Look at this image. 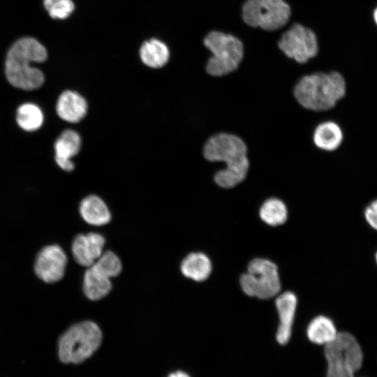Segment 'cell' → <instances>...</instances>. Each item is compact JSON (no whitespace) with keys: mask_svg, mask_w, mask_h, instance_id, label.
Listing matches in <instances>:
<instances>
[{"mask_svg":"<svg viewBox=\"0 0 377 377\" xmlns=\"http://www.w3.org/2000/svg\"><path fill=\"white\" fill-rule=\"evenodd\" d=\"M324 354L327 365L326 377H354L362 364L361 347L347 332H338L337 337L325 346Z\"/></svg>","mask_w":377,"mask_h":377,"instance_id":"cell-5","label":"cell"},{"mask_svg":"<svg viewBox=\"0 0 377 377\" xmlns=\"http://www.w3.org/2000/svg\"><path fill=\"white\" fill-rule=\"evenodd\" d=\"M81 138L75 131L68 129L63 131L54 143L55 161L65 171H71L74 164L71 158L80 151Z\"/></svg>","mask_w":377,"mask_h":377,"instance_id":"cell-13","label":"cell"},{"mask_svg":"<svg viewBox=\"0 0 377 377\" xmlns=\"http://www.w3.org/2000/svg\"><path fill=\"white\" fill-rule=\"evenodd\" d=\"M279 47L287 57L300 64L314 57L318 50L315 34L300 24H295L281 36Z\"/></svg>","mask_w":377,"mask_h":377,"instance_id":"cell-9","label":"cell"},{"mask_svg":"<svg viewBox=\"0 0 377 377\" xmlns=\"http://www.w3.org/2000/svg\"><path fill=\"white\" fill-rule=\"evenodd\" d=\"M80 213L87 223L94 226L105 225L111 219L106 204L101 198L94 195H89L82 200Z\"/></svg>","mask_w":377,"mask_h":377,"instance_id":"cell-16","label":"cell"},{"mask_svg":"<svg viewBox=\"0 0 377 377\" xmlns=\"http://www.w3.org/2000/svg\"><path fill=\"white\" fill-rule=\"evenodd\" d=\"M260 219L267 224L276 226L284 223L288 217L285 203L277 198H269L260 208Z\"/></svg>","mask_w":377,"mask_h":377,"instance_id":"cell-21","label":"cell"},{"mask_svg":"<svg viewBox=\"0 0 377 377\" xmlns=\"http://www.w3.org/2000/svg\"><path fill=\"white\" fill-rule=\"evenodd\" d=\"M239 281L245 294L262 300L276 296L281 290L276 265L264 258L251 260L247 272L241 276Z\"/></svg>","mask_w":377,"mask_h":377,"instance_id":"cell-7","label":"cell"},{"mask_svg":"<svg viewBox=\"0 0 377 377\" xmlns=\"http://www.w3.org/2000/svg\"><path fill=\"white\" fill-rule=\"evenodd\" d=\"M364 216L367 223L377 230V199L367 205L364 211Z\"/></svg>","mask_w":377,"mask_h":377,"instance_id":"cell-25","label":"cell"},{"mask_svg":"<svg viewBox=\"0 0 377 377\" xmlns=\"http://www.w3.org/2000/svg\"><path fill=\"white\" fill-rule=\"evenodd\" d=\"M313 140L318 148L326 151H333L342 144L343 133L337 123L327 121L316 126L313 132Z\"/></svg>","mask_w":377,"mask_h":377,"instance_id":"cell-15","label":"cell"},{"mask_svg":"<svg viewBox=\"0 0 377 377\" xmlns=\"http://www.w3.org/2000/svg\"><path fill=\"white\" fill-rule=\"evenodd\" d=\"M45 47L33 38L17 40L9 49L6 59L5 72L9 83L16 88L33 90L44 82L43 73L32 66L46 60Z\"/></svg>","mask_w":377,"mask_h":377,"instance_id":"cell-2","label":"cell"},{"mask_svg":"<svg viewBox=\"0 0 377 377\" xmlns=\"http://www.w3.org/2000/svg\"><path fill=\"white\" fill-rule=\"evenodd\" d=\"M17 123L26 131L38 129L43 122V114L40 108L31 103L21 105L17 110Z\"/></svg>","mask_w":377,"mask_h":377,"instance_id":"cell-22","label":"cell"},{"mask_svg":"<svg viewBox=\"0 0 377 377\" xmlns=\"http://www.w3.org/2000/svg\"><path fill=\"white\" fill-rule=\"evenodd\" d=\"M112 288L110 279L89 267L84 276L83 289L91 300H98L106 296Z\"/></svg>","mask_w":377,"mask_h":377,"instance_id":"cell-19","label":"cell"},{"mask_svg":"<svg viewBox=\"0 0 377 377\" xmlns=\"http://www.w3.org/2000/svg\"><path fill=\"white\" fill-rule=\"evenodd\" d=\"M140 57L146 66L157 68L166 64L169 59L170 52L164 43L152 38L142 45L140 49Z\"/></svg>","mask_w":377,"mask_h":377,"instance_id":"cell-20","label":"cell"},{"mask_svg":"<svg viewBox=\"0 0 377 377\" xmlns=\"http://www.w3.org/2000/svg\"><path fill=\"white\" fill-rule=\"evenodd\" d=\"M246 154L244 142L239 137L229 133L213 135L203 149L207 161L225 163V168L216 172L214 177L216 184L224 188H232L246 179L249 168Z\"/></svg>","mask_w":377,"mask_h":377,"instance_id":"cell-1","label":"cell"},{"mask_svg":"<svg viewBox=\"0 0 377 377\" xmlns=\"http://www.w3.org/2000/svg\"><path fill=\"white\" fill-rule=\"evenodd\" d=\"M338 332L333 321L325 316L314 318L309 324L306 335L309 340L318 345L326 346L337 336Z\"/></svg>","mask_w":377,"mask_h":377,"instance_id":"cell-18","label":"cell"},{"mask_svg":"<svg viewBox=\"0 0 377 377\" xmlns=\"http://www.w3.org/2000/svg\"><path fill=\"white\" fill-rule=\"evenodd\" d=\"M373 18H374V22L377 25V7L374 10Z\"/></svg>","mask_w":377,"mask_h":377,"instance_id":"cell-27","label":"cell"},{"mask_svg":"<svg viewBox=\"0 0 377 377\" xmlns=\"http://www.w3.org/2000/svg\"><path fill=\"white\" fill-rule=\"evenodd\" d=\"M375 260H376V263L377 264V251H376V253L375 254Z\"/></svg>","mask_w":377,"mask_h":377,"instance_id":"cell-28","label":"cell"},{"mask_svg":"<svg viewBox=\"0 0 377 377\" xmlns=\"http://www.w3.org/2000/svg\"><path fill=\"white\" fill-rule=\"evenodd\" d=\"M104 245L105 239L100 234L78 235L73 242L72 253L78 264L89 267L103 253Z\"/></svg>","mask_w":377,"mask_h":377,"instance_id":"cell-11","label":"cell"},{"mask_svg":"<svg viewBox=\"0 0 377 377\" xmlns=\"http://www.w3.org/2000/svg\"><path fill=\"white\" fill-rule=\"evenodd\" d=\"M67 263L66 256L58 245H49L38 253L34 269L39 279L46 283H54L64 276Z\"/></svg>","mask_w":377,"mask_h":377,"instance_id":"cell-10","label":"cell"},{"mask_svg":"<svg viewBox=\"0 0 377 377\" xmlns=\"http://www.w3.org/2000/svg\"><path fill=\"white\" fill-rule=\"evenodd\" d=\"M276 306L279 317V325L276 333L279 343L286 344L291 337L292 326L295 317L297 297L290 291L279 295L276 299Z\"/></svg>","mask_w":377,"mask_h":377,"instance_id":"cell-12","label":"cell"},{"mask_svg":"<svg viewBox=\"0 0 377 377\" xmlns=\"http://www.w3.org/2000/svg\"><path fill=\"white\" fill-rule=\"evenodd\" d=\"M204 43L212 54L206 66L209 75L223 76L238 67L243 57L244 47L237 38L214 31L207 35Z\"/></svg>","mask_w":377,"mask_h":377,"instance_id":"cell-6","label":"cell"},{"mask_svg":"<svg viewBox=\"0 0 377 377\" xmlns=\"http://www.w3.org/2000/svg\"><path fill=\"white\" fill-rule=\"evenodd\" d=\"M90 267L108 278L117 276L121 271L119 258L110 251H105Z\"/></svg>","mask_w":377,"mask_h":377,"instance_id":"cell-23","label":"cell"},{"mask_svg":"<svg viewBox=\"0 0 377 377\" xmlns=\"http://www.w3.org/2000/svg\"><path fill=\"white\" fill-rule=\"evenodd\" d=\"M209 258L202 253H191L182 262L181 271L187 278L195 281L207 279L212 272Z\"/></svg>","mask_w":377,"mask_h":377,"instance_id":"cell-17","label":"cell"},{"mask_svg":"<svg viewBox=\"0 0 377 377\" xmlns=\"http://www.w3.org/2000/svg\"><path fill=\"white\" fill-rule=\"evenodd\" d=\"M102 333L94 322L87 320L72 325L60 337L58 355L64 363L78 364L89 357L99 347Z\"/></svg>","mask_w":377,"mask_h":377,"instance_id":"cell-4","label":"cell"},{"mask_svg":"<svg viewBox=\"0 0 377 377\" xmlns=\"http://www.w3.org/2000/svg\"><path fill=\"white\" fill-rule=\"evenodd\" d=\"M168 377H190L186 373L181 371L170 374Z\"/></svg>","mask_w":377,"mask_h":377,"instance_id":"cell-26","label":"cell"},{"mask_svg":"<svg viewBox=\"0 0 377 377\" xmlns=\"http://www.w3.org/2000/svg\"><path fill=\"white\" fill-rule=\"evenodd\" d=\"M43 4L50 16L54 19H66L74 10L71 0H44Z\"/></svg>","mask_w":377,"mask_h":377,"instance_id":"cell-24","label":"cell"},{"mask_svg":"<svg viewBox=\"0 0 377 377\" xmlns=\"http://www.w3.org/2000/svg\"><path fill=\"white\" fill-rule=\"evenodd\" d=\"M56 110L61 119L70 123H77L86 115L87 103L78 93L67 90L59 96Z\"/></svg>","mask_w":377,"mask_h":377,"instance_id":"cell-14","label":"cell"},{"mask_svg":"<svg viewBox=\"0 0 377 377\" xmlns=\"http://www.w3.org/2000/svg\"><path fill=\"white\" fill-rule=\"evenodd\" d=\"M290 8L283 0H246L242 7V17L249 26L265 30H276L289 20Z\"/></svg>","mask_w":377,"mask_h":377,"instance_id":"cell-8","label":"cell"},{"mask_svg":"<svg viewBox=\"0 0 377 377\" xmlns=\"http://www.w3.org/2000/svg\"><path fill=\"white\" fill-rule=\"evenodd\" d=\"M293 94L304 108L313 111L332 109L346 94V82L339 72L315 73L302 77Z\"/></svg>","mask_w":377,"mask_h":377,"instance_id":"cell-3","label":"cell"}]
</instances>
